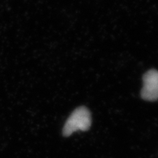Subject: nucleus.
Instances as JSON below:
<instances>
[{
    "mask_svg": "<svg viewBox=\"0 0 158 158\" xmlns=\"http://www.w3.org/2000/svg\"><path fill=\"white\" fill-rule=\"evenodd\" d=\"M92 125V115L89 110L85 106H80L70 114L62 129L64 137H68L74 132L87 131Z\"/></svg>",
    "mask_w": 158,
    "mask_h": 158,
    "instance_id": "f257e3e1",
    "label": "nucleus"
},
{
    "mask_svg": "<svg viewBox=\"0 0 158 158\" xmlns=\"http://www.w3.org/2000/svg\"><path fill=\"white\" fill-rule=\"evenodd\" d=\"M143 86L141 92L142 99L147 101L158 100V71L150 70L143 76Z\"/></svg>",
    "mask_w": 158,
    "mask_h": 158,
    "instance_id": "f03ea898",
    "label": "nucleus"
}]
</instances>
